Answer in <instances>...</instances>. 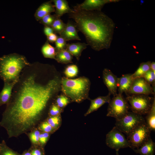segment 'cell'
<instances>
[{
  "label": "cell",
  "instance_id": "1",
  "mask_svg": "<svg viewBox=\"0 0 155 155\" xmlns=\"http://www.w3.org/2000/svg\"><path fill=\"white\" fill-rule=\"evenodd\" d=\"M62 78L53 65L37 62L25 67L2 114L4 122L19 133L33 129L61 91Z\"/></svg>",
  "mask_w": 155,
  "mask_h": 155
},
{
  "label": "cell",
  "instance_id": "2",
  "mask_svg": "<svg viewBox=\"0 0 155 155\" xmlns=\"http://www.w3.org/2000/svg\"><path fill=\"white\" fill-rule=\"evenodd\" d=\"M68 15L92 49L99 51L110 47L115 26L108 16L101 11L85 10L74 11Z\"/></svg>",
  "mask_w": 155,
  "mask_h": 155
},
{
  "label": "cell",
  "instance_id": "3",
  "mask_svg": "<svg viewBox=\"0 0 155 155\" xmlns=\"http://www.w3.org/2000/svg\"><path fill=\"white\" fill-rule=\"evenodd\" d=\"M30 63L24 56L18 54L3 55L0 57V78L4 82H16L23 69Z\"/></svg>",
  "mask_w": 155,
  "mask_h": 155
},
{
  "label": "cell",
  "instance_id": "4",
  "mask_svg": "<svg viewBox=\"0 0 155 155\" xmlns=\"http://www.w3.org/2000/svg\"><path fill=\"white\" fill-rule=\"evenodd\" d=\"M91 82L85 76L75 79L62 77L61 82V91L69 98L72 102L80 103L89 99V92Z\"/></svg>",
  "mask_w": 155,
  "mask_h": 155
},
{
  "label": "cell",
  "instance_id": "5",
  "mask_svg": "<svg viewBox=\"0 0 155 155\" xmlns=\"http://www.w3.org/2000/svg\"><path fill=\"white\" fill-rule=\"evenodd\" d=\"M125 98L132 112L141 115H147L150 110L154 98L144 94L127 95Z\"/></svg>",
  "mask_w": 155,
  "mask_h": 155
},
{
  "label": "cell",
  "instance_id": "6",
  "mask_svg": "<svg viewBox=\"0 0 155 155\" xmlns=\"http://www.w3.org/2000/svg\"><path fill=\"white\" fill-rule=\"evenodd\" d=\"M130 108V105L123 94L118 93L108 103L106 116L119 119L126 114Z\"/></svg>",
  "mask_w": 155,
  "mask_h": 155
},
{
  "label": "cell",
  "instance_id": "7",
  "mask_svg": "<svg viewBox=\"0 0 155 155\" xmlns=\"http://www.w3.org/2000/svg\"><path fill=\"white\" fill-rule=\"evenodd\" d=\"M151 131L145 121L139 124L127 135L129 147L139 148L150 136Z\"/></svg>",
  "mask_w": 155,
  "mask_h": 155
},
{
  "label": "cell",
  "instance_id": "8",
  "mask_svg": "<svg viewBox=\"0 0 155 155\" xmlns=\"http://www.w3.org/2000/svg\"><path fill=\"white\" fill-rule=\"evenodd\" d=\"M144 121L145 119L142 115L129 111L122 117L116 119L115 126L127 135L137 126Z\"/></svg>",
  "mask_w": 155,
  "mask_h": 155
},
{
  "label": "cell",
  "instance_id": "9",
  "mask_svg": "<svg viewBox=\"0 0 155 155\" xmlns=\"http://www.w3.org/2000/svg\"><path fill=\"white\" fill-rule=\"evenodd\" d=\"M106 143L110 148L115 150L129 147L127 139L123 133L115 126L106 135Z\"/></svg>",
  "mask_w": 155,
  "mask_h": 155
},
{
  "label": "cell",
  "instance_id": "10",
  "mask_svg": "<svg viewBox=\"0 0 155 155\" xmlns=\"http://www.w3.org/2000/svg\"><path fill=\"white\" fill-rule=\"evenodd\" d=\"M155 94V88L151 86L143 77L134 79L127 95Z\"/></svg>",
  "mask_w": 155,
  "mask_h": 155
},
{
  "label": "cell",
  "instance_id": "11",
  "mask_svg": "<svg viewBox=\"0 0 155 155\" xmlns=\"http://www.w3.org/2000/svg\"><path fill=\"white\" fill-rule=\"evenodd\" d=\"M117 0H86L82 3L77 4L73 7L75 11H100L106 4L119 1Z\"/></svg>",
  "mask_w": 155,
  "mask_h": 155
},
{
  "label": "cell",
  "instance_id": "12",
  "mask_svg": "<svg viewBox=\"0 0 155 155\" xmlns=\"http://www.w3.org/2000/svg\"><path fill=\"white\" fill-rule=\"evenodd\" d=\"M118 78L109 69L105 68L103 70V82L108 88V93L113 96L117 94Z\"/></svg>",
  "mask_w": 155,
  "mask_h": 155
},
{
  "label": "cell",
  "instance_id": "13",
  "mask_svg": "<svg viewBox=\"0 0 155 155\" xmlns=\"http://www.w3.org/2000/svg\"><path fill=\"white\" fill-rule=\"evenodd\" d=\"M59 35L66 41L81 40L78 34L75 23L70 21L66 24L65 28Z\"/></svg>",
  "mask_w": 155,
  "mask_h": 155
},
{
  "label": "cell",
  "instance_id": "14",
  "mask_svg": "<svg viewBox=\"0 0 155 155\" xmlns=\"http://www.w3.org/2000/svg\"><path fill=\"white\" fill-rule=\"evenodd\" d=\"M134 79L132 74L123 75L118 78V94H123L125 93L126 95L129 92Z\"/></svg>",
  "mask_w": 155,
  "mask_h": 155
},
{
  "label": "cell",
  "instance_id": "15",
  "mask_svg": "<svg viewBox=\"0 0 155 155\" xmlns=\"http://www.w3.org/2000/svg\"><path fill=\"white\" fill-rule=\"evenodd\" d=\"M111 94L109 93L105 96H99L94 99H89L90 104L89 108L84 114L86 116L91 113L97 111L104 104L108 103L111 99Z\"/></svg>",
  "mask_w": 155,
  "mask_h": 155
},
{
  "label": "cell",
  "instance_id": "16",
  "mask_svg": "<svg viewBox=\"0 0 155 155\" xmlns=\"http://www.w3.org/2000/svg\"><path fill=\"white\" fill-rule=\"evenodd\" d=\"M52 1L42 3L37 9L34 14V17L37 21H40L46 15L55 12V5Z\"/></svg>",
  "mask_w": 155,
  "mask_h": 155
},
{
  "label": "cell",
  "instance_id": "17",
  "mask_svg": "<svg viewBox=\"0 0 155 155\" xmlns=\"http://www.w3.org/2000/svg\"><path fill=\"white\" fill-rule=\"evenodd\" d=\"M54 4L55 8V15L58 18H60L63 15L70 13L74 11L73 9L69 7L68 2L65 0H52Z\"/></svg>",
  "mask_w": 155,
  "mask_h": 155
},
{
  "label": "cell",
  "instance_id": "18",
  "mask_svg": "<svg viewBox=\"0 0 155 155\" xmlns=\"http://www.w3.org/2000/svg\"><path fill=\"white\" fill-rule=\"evenodd\" d=\"M87 44L85 42L67 44L65 49L79 60L82 52L87 48Z\"/></svg>",
  "mask_w": 155,
  "mask_h": 155
},
{
  "label": "cell",
  "instance_id": "19",
  "mask_svg": "<svg viewBox=\"0 0 155 155\" xmlns=\"http://www.w3.org/2000/svg\"><path fill=\"white\" fill-rule=\"evenodd\" d=\"M133 150L140 155H154L155 143L150 136L139 148Z\"/></svg>",
  "mask_w": 155,
  "mask_h": 155
},
{
  "label": "cell",
  "instance_id": "20",
  "mask_svg": "<svg viewBox=\"0 0 155 155\" xmlns=\"http://www.w3.org/2000/svg\"><path fill=\"white\" fill-rule=\"evenodd\" d=\"M16 82H4L3 88L0 92V107L8 103L11 96L13 89Z\"/></svg>",
  "mask_w": 155,
  "mask_h": 155
},
{
  "label": "cell",
  "instance_id": "21",
  "mask_svg": "<svg viewBox=\"0 0 155 155\" xmlns=\"http://www.w3.org/2000/svg\"><path fill=\"white\" fill-rule=\"evenodd\" d=\"M73 56L65 49L56 51L55 60L58 63L67 64L73 63Z\"/></svg>",
  "mask_w": 155,
  "mask_h": 155
},
{
  "label": "cell",
  "instance_id": "22",
  "mask_svg": "<svg viewBox=\"0 0 155 155\" xmlns=\"http://www.w3.org/2000/svg\"><path fill=\"white\" fill-rule=\"evenodd\" d=\"M145 122L151 131L155 130V98H154L152 107L146 115Z\"/></svg>",
  "mask_w": 155,
  "mask_h": 155
},
{
  "label": "cell",
  "instance_id": "23",
  "mask_svg": "<svg viewBox=\"0 0 155 155\" xmlns=\"http://www.w3.org/2000/svg\"><path fill=\"white\" fill-rule=\"evenodd\" d=\"M41 52L44 57L55 59L56 50L47 40L41 48Z\"/></svg>",
  "mask_w": 155,
  "mask_h": 155
},
{
  "label": "cell",
  "instance_id": "24",
  "mask_svg": "<svg viewBox=\"0 0 155 155\" xmlns=\"http://www.w3.org/2000/svg\"><path fill=\"white\" fill-rule=\"evenodd\" d=\"M151 63L150 61H148L141 63L137 70L132 74V76L133 78L143 77L144 75L150 69Z\"/></svg>",
  "mask_w": 155,
  "mask_h": 155
},
{
  "label": "cell",
  "instance_id": "25",
  "mask_svg": "<svg viewBox=\"0 0 155 155\" xmlns=\"http://www.w3.org/2000/svg\"><path fill=\"white\" fill-rule=\"evenodd\" d=\"M72 102L71 99L63 93L58 95L56 98L55 103L59 108L63 109L68 104Z\"/></svg>",
  "mask_w": 155,
  "mask_h": 155
},
{
  "label": "cell",
  "instance_id": "26",
  "mask_svg": "<svg viewBox=\"0 0 155 155\" xmlns=\"http://www.w3.org/2000/svg\"><path fill=\"white\" fill-rule=\"evenodd\" d=\"M78 73V67L77 65L75 64L68 65L65 68L64 71L65 77L69 79L77 76Z\"/></svg>",
  "mask_w": 155,
  "mask_h": 155
},
{
  "label": "cell",
  "instance_id": "27",
  "mask_svg": "<svg viewBox=\"0 0 155 155\" xmlns=\"http://www.w3.org/2000/svg\"><path fill=\"white\" fill-rule=\"evenodd\" d=\"M46 121L55 130L60 127L62 122L61 115L53 116H49Z\"/></svg>",
  "mask_w": 155,
  "mask_h": 155
},
{
  "label": "cell",
  "instance_id": "28",
  "mask_svg": "<svg viewBox=\"0 0 155 155\" xmlns=\"http://www.w3.org/2000/svg\"><path fill=\"white\" fill-rule=\"evenodd\" d=\"M66 24L59 18L57 17L51 26L54 32L59 35L64 29Z\"/></svg>",
  "mask_w": 155,
  "mask_h": 155
},
{
  "label": "cell",
  "instance_id": "29",
  "mask_svg": "<svg viewBox=\"0 0 155 155\" xmlns=\"http://www.w3.org/2000/svg\"><path fill=\"white\" fill-rule=\"evenodd\" d=\"M0 155H21L8 147L4 140L0 143Z\"/></svg>",
  "mask_w": 155,
  "mask_h": 155
},
{
  "label": "cell",
  "instance_id": "30",
  "mask_svg": "<svg viewBox=\"0 0 155 155\" xmlns=\"http://www.w3.org/2000/svg\"><path fill=\"white\" fill-rule=\"evenodd\" d=\"M57 17L55 14L51 15L50 14H48L42 18L40 20V23L44 26L51 27L53 22L56 18Z\"/></svg>",
  "mask_w": 155,
  "mask_h": 155
},
{
  "label": "cell",
  "instance_id": "31",
  "mask_svg": "<svg viewBox=\"0 0 155 155\" xmlns=\"http://www.w3.org/2000/svg\"><path fill=\"white\" fill-rule=\"evenodd\" d=\"M62 109L56 105L54 102L51 105L48 111V114L49 116H56L61 115L63 111Z\"/></svg>",
  "mask_w": 155,
  "mask_h": 155
},
{
  "label": "cell",
  "instance_id": "32",
  "mask_svg": "<svg viewBox=\"0 0 155 155\" xmlns=\"http://www.w3.org/2000/svg\"><path fill=\"white\" fill-rule=\"evenodd\" d=\"M146 81L152 86L155 88V73L151 70L148 71L143 76Z\"/></svg>",
  "mask_w": 155,
  "mask_h": 155
},
{
  "label": "cell",
  "instance_id": "33",
  "mask_svg": "<svg viewBox=\"0 0 155 155\" xmlns=\"http://www.w3.org/2000/svg\"><path fill=\"white\" fill-rule=\"evenodd\" d=\"M41 133L38 129H35L28 135L29 138L32 143L34 145L39 144V136Z\"/></svg>",
  "mask_w": 155,
  "mask_h": 155
},
{
  "label": "cell",
  "instance_id": "34",
  "mask_svg": "<svg viewBox=\"0 0 155 155\" xmlns=\"http://www.w3.org/2000/svg\"><path fill=\"white\" fill-rule=\"evenodd\" d=\"M39 128L43 132L49 133H53L55 131L46 121L42 122L39 125Z\"/></svg>",
  "mask_w": 155,
  "mask_h": 155
},
{
  "label": "cell",
  "instance_id": "35",
  "mask_svg": "<svg viewBox=\"0 0 155 155\" xmlns=\"http://www.w3.org/2000/svg\"><path fill=\"white\" fill-rule=\"evenodd\" d=\"M55 43L56 51L65 49L67 44L66 41L60 36H58Z\"/></svg>",
  "mask_w": 155,
  "mask_h": 155
},
{
  "label": "cell",
  "instance_id": "36",
  "mask_svg": "<svg viewBox=\"0 0 155 155\" xmlns=\"http://www.w3.org/2000/svg\"><path fill=\"white\" fill-rule=\"evenodd\" d=\"M31 155H45V152L43 147L35 146L30 150Z\"/></svg>",
  "mask_w": 155,
  "mask_h": 155
},
{
  "label": "cell",
  "instance_id": "37",
  "mask_svg": "<svg viewBox=\"0 0 155 155\" xmlns=\"http://www.w3.org/2000/svg\"><path fill=\"white\" fill-rule=\"evenodd\" d=\"M49 137V133L43 132L40 133L39 136V144L42 147L48 141Z\"/></svg>",
  "mask_w": 155,
  "mask_h": 155
},
{
  "label": "cell",
  "instance_id": "38",
  "mask_svg": "<svg viewBox=\"0 0 155 155\" xmlns=\"http://www.w3.org/2000/svg\"><path fill=\"white\" fill-rule=\"evenodd\" d=\"M58 36L55 33H52L47 36V41L49 42L53 43L57 40Z\"/></svg>",
  "mask_w": 155,
  "mask_h": 155
},
{
  "label": "cell",
  "instance_id": "39",
  "mask_svg": "<svg viewBox=\"0 0 155 155\" xmlns=\"http://www.w3.org/2000/svg\"><path fill=\"white\" fill-rule=\"evenodd\" d=\"M44 32L46 36L54 33V31L51 27L44 26Z\"/></svg>",
  "mask_w": 155,
  "mask_h": 155
},
{
  "label": "cell",
  "instance_id": "40",
  "mask_svg": "<svg viewBox=\"0 0 155 155\" xmlns=\"http://www.w3.org/2000/svg\"><path fill=\"white\" fill-rule=\"evenodd\" d=\"M150 69L155 73V63L154 62H151L150 64Z\"/></svg>",
  "mask_w": 155,
  "mask_h": 155
},
{
  "label": "cell",
  "instance_id": "41",
  "mask_svg": "<svg viewBox=\"0 0 155 155\" xmlns=\"http://www.w3.org/2000/svg\"><path fill=\"white\" fill-rule=\"evenodd\" d=\"M21 155H31L30 150L25 151Z\"/></svg>",
  "mask_w": 155,
  "mask_h": 155
},
{
  "label": "cell",
  "instance_id": "42",
  "mask_svg": "<svg viewBox=\"0 0 155 155\" xmlns=\"http://www.w3.org/2000/svg\"><path fill=\"white\" fill-rule=\"evenodd\" d=\"M116 155H119V153H118V151L119 150H116Z\"/></svg>",
  "mask_w": 155,
  "mask_h": 155
}]
</instances>
